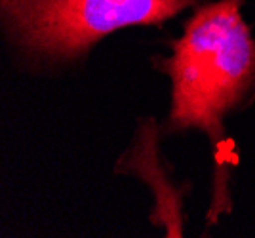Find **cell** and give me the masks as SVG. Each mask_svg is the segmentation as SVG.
<instances>
[{"mask_svg": "<svg viewBox=\"0 0 255 238\" xmlns=\"http://www.w3.org/2000/svg\"><path fill=\"white\" fill-rule=\"evenodd\" d=\"M244 0H217L198 6L171 42L160 69L171 78L173 131L200 130L215 149L213 214L229 210L225 119L255 98V38L242 17Z\"/></svg>", "mask_w": 255, "mask_h": 238, "instance_id": "obj_1", "label": "cell"}, {"mask_svg": "<svg viewBox=\"0 0 255 238\" xmlns=\"http://www.w3.org/2000/svg\"><path fill=\"white\" fill-rule=\"evenodd\" d=\"M196 0H0L13 48L34 63H69L126 27L162 25Z\"/></svg>", "mask_w": 255, "mask_h": 238, "instance_id": "obj_2", "label": "cell"}]
</instances>
